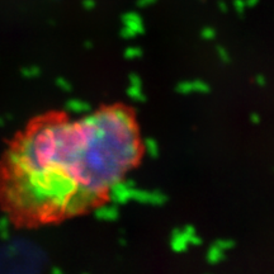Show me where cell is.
Segmentation results:
<instances>
[{
    "label": "cell",
    "mask_w": 274,
    "mask_h": 274,
    "mask_svg": "<svg viewBox=\"0 0 274 274\" xmlns=\"http://www.w3.org/2000/svg\"><path fill=\"white\" fill-rule=\"evenodd\" d=\"M140 151L135 121L120 108L77 120L38 117L15 135L0 160V206L19 226L73 216L109 193Z\"/></svg>",
    "instance_id": "6da1fadb"
}]
</instances>
